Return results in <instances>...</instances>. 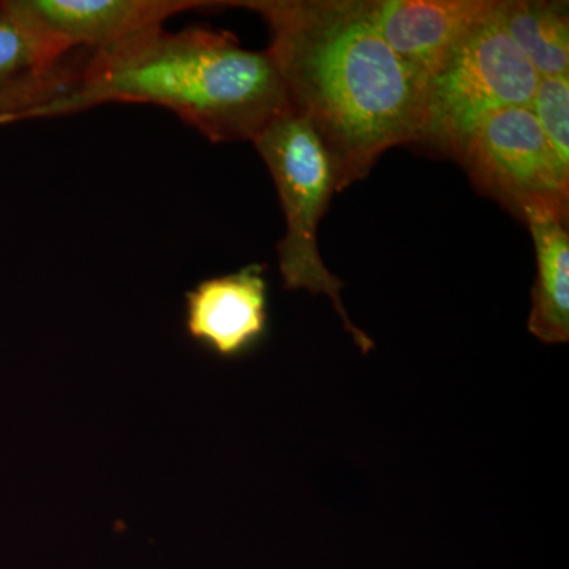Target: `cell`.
I'll return each mask as SVG.
<instances>
[{"instance_id":"obj_10","label":"cell","mask_w":569,"mask_h":569,"mask_svg":"<svg viewBox=\"0 0 569 569\" xmlns=\"http://www.w3.org/2000/svg\"><path fill=\"white\" fill-rule=\"evenodd\" d=\"M520 219L529 227L537 253V280L531 290L529 331L539 342L569 340L568 209L538 204Z\"/></svg>"},{"instance_id":"obj_9","label":"cell","mask_w":569,"mask_h":569,"mask_svg":"<svg viewBox=\"0 0 569 569\" xmlns=\"http://www.w3.org/2000/svg\"><path fill=\"white\" fill-rule=\"evenodd\" d=\"M91 51H71L44 32L13 0L0 2V93H67L80 80Z\"/></svg>"},{"instance_id":"obj_7","label":"cell","mask_w":569,"mask_h":569,"mask_svg":"<svg viewBox=\"0 0 569 569\" xmlns=\"http://www.w3.org/2000/svg\"><path fill=\"white\" fill-rule=\"evenodd\" d=\"M263 264L206 279L186 295L187 335L223 359L242 358L268 335Z\"/></svg>"},{"instance_id":"obj_12","label":"cell","mask_w":569,"mask_h":569,"mask_svg":"<svg viewBox=\"0 0 569 569\" xmlns=\"http://www.w3.org/2000/svg\"><path fill=\"white\" fill-rule=\"evenodd\" d=\"M530 110L561 168L569 173V74L539 78Z\"/></svg>"},{"instance_id":"obj_6","label":"cell","mask_w":569,"mask_h":569,"mask_svg":"<svg viewBox=\"0 0 569 569\" xmlns=\"http://www.w3.org/2000/svg\"><path fill=\"white\" fill-rule=\"evenodd\" d=\"M44 32L69 50L100 52L164 28L186 11L208 10L227 2L204 0H13Z\"/></svg>"},{"instance_id":"obj_5","label":"cell","mask_w":569,"mask_h":569,"mask_svg":"<svg viewBox=\"0 0 569 569\" xmlns=\"http://www.w3.org/2000/svg\"><path fill=\"white\" fill-rule=\"evenodd\" d=\"M452 159L466 168L473 186L519 219L531 206L568 209L569 173L530 108H507L486 116Z\"/></svg>"},{"instance_id":"obj_11","label":"cell","mask_w":569,"mask_h":569,"mask_svg":"<svg viewBox=\"0 0 569 569\" xmlns=\"http://www.w3.org/2000/svg\"><path fill=\"white\" fill-rule=\"evenodd\" d=\"M568 2L498 0V14L539 78L569 74Z\"/></svg>"},{"instance_id":"obj_3","label":"cell","mask_w":569,"mask_h":569,"mask_svg":"<svg viewBox=\"0 0 569 569\" xmlns=\"http://www.w3.org/2000/svg\"><path fill=\"white\" fill-rule=\"evenodd\" d=\"M276 183L284 216V236L277 247L287 290L326 295L356 347L367 355L376 343L356 328L340 299L343 283L326 268L318 246V224L337 192L335 168L309 122L293 111L279 116L252 141Z\"/></svg>"},{"instance_id":"obj_4","label":"cell","mask_w":569,"mask_h":569,"mask_svg":"<svg viewBox=\"0 0 569 569\" xmlns=\"http://www.w3.org/2000/svg\"><path fill=\"white\" fill-rule=\"evenodd\" d=\"M539 74L496 10L478 24L430 78L426 89L421 144L455 157L486 116L530 108Z\"/></svg>"},{"instance_id":"obj_13","label":"cell","mask_w":569,"mask_h":569,"mask_svg":"<svg viewBox=\"0 0 569 569\" xmlns=\"http://www.w3.org/2000/svg\"><path fill=\"white\" fill-rule=\"evenodd\" d=\"M59 93L54 91H20L0 93V126L26 121L29 112L54 100Z\"/></svg>"},{"instance_id":"obj_2","label":"cell","mask_w":569,"mask_h":569,"mask_svg":"<svg viewBox=\"0 0 569 569\" xmlns=\"http://www.w3.org/2000/svg\"><path fill=\"white\" fill-rule=\"evenodd\" d=\"M108 103L156 104L213 142L253 141L290 111L268 50H246L227 31L159 28L91 52L74 88L33 110L28 121Z\"/></svg>"},{"instance_id":"obj_1","label":"cell","mask_w":569,"mask_h":569,"mask_svg":"<svg viewBox=\"0 0 569 569\" xmlns=\"http://www.w3.org/2000/svg\"><path fill=\"white\" fill-rule=\"evenodd\" d=\"M263 18L290 110L323 142L337 192L421 140L427 81L380 36L367 0H244Z\"/></svg>"},{"instance_id":"obj_8","label":"cell","mask_w":569,"mask_h":569,"mask_svg":"<svg viewBox=\"0 0 569 569\" xmlns=\"http://www.w3.org/2000/svg\"><path fill=\"white\" fill-rule=\"evenodd\" d=\"M389 48L427 82L468 33L496 10L497 0H367Z\"/></svg>"}]
</instances>
